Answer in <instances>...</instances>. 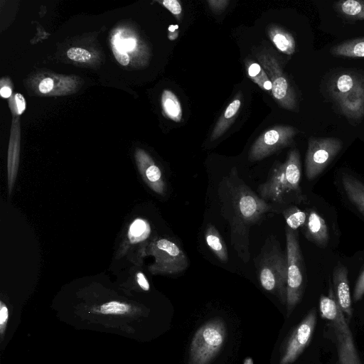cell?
<instances>
[{
    "mask_svg": "<svg viewBox=\"0 0 364 364\" xmlns=\"http://www.w3.org/2000/svg\"><path fill=\"white\" fill-rule=\"evenodd\" d=\"M321 316L330 325L336 338L338 364H362L355 348L352 333L343 312L338 305L330 288L328 296L322 295L319 300Z\"/></svg>",
    "mask_w": 364,
    "mask_h": 364,
    "instance_id": "obj_4",
    "label": "cell"
},
{
    "mask_svg": "<svg viewBox=\"0 0 364 364\" xmlns=\"http://www.w3.org/2000/svg\"><path fill=\"white\" fill-rule=\"evenodd\" d=\"M68 57L77 62H86L91 58L90 53L81 48L73 47L67 51Z\"/></svg>",
    "mask_w": 364,
    "mask_h": 364,
    "instance_id": "obj_28",
    "label": "cell"
},
{
    "mask_svg": "<svg viewBox=\"0 0 364 364\" xmlns=\"http://www.w3.org/2000/svg\"><path fill=\"white\" fill-rule=\"evenodd\" d=\"M342 147L343 142L338 138L310 137L305 158L306 178L311 181L318 176L338 155Z\"/></svg>",
    "mask_w": 364,
    "mask_h": 364,
    "instance_id": "obj_8",
    "label": "cell"
},
{
    "mask_svg": "<svg viewBox=\"0 0 364 364\" xmlns=\"http://www.w3.org/2000/svg\"><path fill=\"white\" fill-rule=\"evenodd\" d=\"M331 53L336 56L364 58V37L350 39L333 46Z\"/></svg>",
    "mask_w": 364,
    "mask_h": 364,
    "instance_id": "obj_21",
    "label": "cell"
},
{
    "mask_svg": "<svg viewBox=\"0 0 364 364\" xmlns=\"http://www.w3.org/2000/svg\"><path fill=\"white\" fill-rule=\"evenodd\" d=\"M160 3L168 9L178 20L181 18L182 8L180 2L177 0H164Z\"/></svg>",
    "mask_w": 364,
    "mask_h": 364,
    "instance_id": "obj_29",
    "label": "cell"
},
{
    "mask_svg": "<svg viewBox=\"0 0 364 364\" xmlns=\"http://www.w3.org/2000/svg\"><path fill=\"white\" fill-rule=\"evenodd\" d=\"M334 8L338 13L346 19L364 21L363 0L338 1L334 3Z\"/></svg>",
    "mask_w": 364,
    "mask_h": 364,
    "instance_id": "obj_22",
    "label": "cell"
},
{
    "mask_svg": "<svg viewBox=\"0 0 364 364\" xmlns=\"http://www.w3.org/2000/svg\"><path fill=\"white\" fill-rule=\"evenodd\" d=\"M150 232L147 222L142 219H136L129 227V239L132 242H136L146 239Z\"/></svg>",
    "mask_w": 364,
    "mask_h": 364,
    "instance_id": "obj_26",
    "label": "cell"
},
{
    "mask_svg": "<svg viewBox=\"0 0 364 364\" xmlns=\"http://www.w3.org/2000/svg\"><path fill=\"white\" fill-rule=\"evenodd\" d=\"M137 161L140 172L146 184L156 193L164 194L165 182L161 171L152 159L144 151L137 155Z\"/></svg>",
    "mask_w": 364,
    "mask_h": 364,
    "instance_id": "obj_15",
    "label": "cell"
},
{
    "mask_svg": "<svg viewBox=\"0 0 364 364\" xmlns=\"http://www.w3.org/2000/svg\"><path fill=\"white\" fill-rule=\"evenodd\" d=\"M130 306L124 303L112 301L102 304L100 311L103 314H124L127 313Z\"/></svg>",
    "mask_w": 364,
    "mask_h": 364,
    "instance_id": "obj_27",
    "label": "cell"
},
{
    "mask_svg": "<svg viewBox=\"0 0 364 364\" xmlns=\"http://www.w3.org/2000/svg\"><path fill=\"white\" fill-rule=\"evenodd\" d=\"M247 76L263 90L272 92V85L262 65L250 59L245 63Z\"/></svg>",
    "mask_w": 364,
    "mask_h": 364,
    "instance_id": "obj_24",
    "label": "cell"
},
{
    "mask_svg": "<svg viewBox=\"0 0 364 364\" xmlns=\"http://www.w3.org/2000/svg\"><path fill=\"white\" fill-rule=\"evenodd\" d=\"M218 192L221 214L230 225L231 245L240 259L247 263L250 258L251 228L259 225L268 214L277 210L243 181L236 167L222 178Z\"/></svg>",
    "mask_w": 364,
    "mask_h": 364,
    "instance_id": "obj_1",
    "label": "cell"
},
{
    "mask_svg": "<svg viewBox=\"0 0 364 364\" xmlns=\"http://www.w3.org/2000/svg\"><path fill=\"white\" fill-rule=\"evenodd\" d=\"M333 288L335 299L348 320L353 314L352 300L348 279V270L340 262L333 271Z\"/></svg>",
    "mask_w": 364,
    "mask_h": 364,
    "instance_id": "obj_12",
    "label": "cell"
},
{
    "mask_svg": "<svg viewBox=\"0 0 364 364\" xmlns=\"http://www.w3.org/2000/svg\"><path fill=\"white\" fill-rule=\"evenodd\" d=\"M340 111L350 119L364 116V79L352 90L335 101Z\"/></svg>",
    "mask_w": 364,
    "mask_h": 364,
    "instance_id": "obj_13",
    "label": "cell"
},
{
    "mask_svg": "<svg viewBox=\"0 0 364 364\" xmlns=\"http://www.w3.org/2000/svg\"><path fill=\"white\" fill-rule=\"evenodd\" d=\"M267 33L272 42L281 52L287 55L295 52V40L290 33L278 26L270 25L267 28Z\"/></svg>",
    "mask_w": 364,
    "mask_h": 364,
    "instance_id": "obj_19",
    "label": "cell"
},
{
    "mask_svg": "<svg viewBox=\"0 0 364 364\" xmlns=\"http://www.w3.org/2000/svg\"><path fill=\"white\" fill-rule=\"evenodd\" d=\"M228 0H208L207 3L213 11L218 12L224 10L229 4Z\"/></svg>",
    "mask_w": 364,
    "mask_h": 364,
    "instance_id": "obj_32",
    "label": "cell"
},
{
    "mask_svg": "<svg viewBox=\"0 0 364 364\" xmlns=\"http://www.w3.org/2000/svg\"><path fill=\"white\" fill-rule=\"evenodd\" d=\"M161 102L164 114L174 122H181L183 112L176 95L169 90H164L161 95Z\"/></svg>",
    "mask_w": 364,
    "mask_h": 364,
    "instance_id": "obj_23",
    "label": "cell"
},
{
    "mask_svg": "<svg viewBox=\"0 0 364 364\" xmlns=\"http://www.w3.org/2000/svg\"><path fill=\"white\" fill-rule=\"evenodd\" d=\"M226 336V325L221 318L205 323L192 338L188 364H209L223 347Z\"/></svg>",
    "mask_w": 364,
    "mask_h": 364,
    "instance_id": "obj_5",
    "label": "cell"
},
{
    "mask_svg": "<svg viewBox=\"0 0 364 364\" xmlns=\"http://www.w3.org/2000/svg\"><path fill=\"white\" fill-rule=\"evenodd\" d=\"M150 252L156 259L150 268L154 274H178L185 271L189 265L183 249L168 238L161 237L152 242Z\"/></svg>",
    "mask_w": 364,
    "mask_h": 364,
    "instance_id": "obj_7",
    "label": "cell"
},
{
    "mask_svg": "<svg viewBox=\"0 0 364 364\" xmlns=\"http://www.w3.org/2000/svg\"><path fill=\"white\" fill-rule=\"evenodd\" d=\"M15 102L18 114H22L26 109V100L23 96L20 93L16 94Z\"/></svg>",
    "mask_w": 364,
    "mask_h": 364,
    "instance_id": "obj_36",
    "label": "cell"
},
{
    "mask_svg": "<svg viewBox=\"0 0 364 364\" xmlns=\"http://www.w3.org/2000/svg\"><path fill=\"white\" fill-rule=\"evenodd\" d=\"M127 45L126 46L128 50H132L133 48H134L135 41H133L132 39H128L127 41Z\"/></svg>",
    "mask_w": 364,
    "mask_h": 364,
    "instance_id": "obj_39",
    "label": "cell"
},
{
    "mask_svg": "<svg viewBox=\"0 0 364 364\" xmlns=\"http://www.w3.org/2000/svg\"><path fill=\"white\" fill-rule=\"evenodd\" d=\"M205 240L207 245L215 255L223 262L228 261V253L225 242L216 228L208 224L205 231Z\"/></svg>",
    "mask_w": 364,
    "mask_h": 364,
    "instance_id": "obj_20",
    "label": "cell"
},
{
    "mask_svg": "<svg viewBox=\"0 0 364 364\" xmlns=\"http://www.w3.org/2000/svg\"><path fill=\"white\" fill-rule=\"evenodd\" d=\"M363 79L359 75L342 73L335 75L329 85V93L334 101L354 89Z\"/></svg>",
    "mask_w": 364,
    "mask_h": 364,
    "instance_id": "obj_17",
    "label": "cell"
},
{
    "mask_svg": "<svg viewBox=\"0 0 364 364\" xmlns=\"http://www.w3.org/2000/svg\"><path fill=\"white\" fill-rule=\"evenodd\" d=\"M255 264L262 287L286 304L287 257L275 237L267 238Z\"/></svg>",
    "mask_w": 364,
    "mask_h": 364,
    "instance_id": "obj_3",
    "label": "cell"
},
{
    "mask_svg": "<svg viewBox=\"0 0 364 364\" xmlns=\"http://www.w3.org/2000/svg\"><path fill=\"white\" fill-rule=\"evenodd\" d=\"M316 323V312L311 309L296 326L286 342L279 364H291L311 342Z\"/></svg>",
    "mask_w": 364,
    "mask_h": 364,
    "instance_id": "obj_11",
    "label": "cell"
},
{
    "mask_svg": "<svg viewBox=\"0 0 364 364\" xmlns=\"http://www.w3.org/2000/svg\"><path fill=\"white\" fill-rule=\"evenodd\" d=\"M341 187L350 203L364 215V183L350 173H342Z\"/></svg>",
    "mask_w": 364,
    "mask_h": 364,
    "instance_id": "obj_16",
    "label": "cell"
},
{
    "mask_svg": "<svg viewBox=\"0 0 364 364\" xmlns=\"http://www.w3.org/2000/svg\"><path fill=\"white\" fill-rule=\"evenodd\" d=\"M241 96L237 95L228 105L217 122L210 135V141L220 137L236 119L241 107Z\"/></svg>",
    "mask_w": 364,
    "mask_h": 364,
    "instance_id": "obj_18",
    "label": "cell"
},
{
    "mask_svg": "<svg viewBox=\"0 0 364 364\" xmlns=\"http://www.w3.org/2000/svg\"><path fill=\"white\" fill-rule=\"evenodd\" d=\"M112 53L117 60L122 65H127L129 63V57L127 52L122 50L117 46H112Z\"/></svg>",
    "mask_w": 364,
    "mask_h": 364,
    "instance_id": "obj_31",
    "label": "cell"
},
{
    "mask_svg": "<svg viewBox=\"0 0 364 364\" xmlns=\"http://www.w3.org/2000/svg\"><path fill=\"white\" fill-rule=\"evenodd\" d=\"M287 257V301L288 313L291 314L301 301L305 287V269L298 239L297 230L286 228Z\"/></svg>",
    "mask_w": 364,
    "mask_h": 364,
    "instance_id": "obj_6",
    "label": "cell"
},
{
    "mask_svg": "<svg viewBox=\"0 0 364 364\" xmlns=\"http://www.w3.org/2000/svg\"><path fill=\"white\" fill-rule=\"evenodd\" d=\"M287 227L297 230L305 224L307 218V210H302L296 205H291L282 212Z\"/></svg>",
    "mask_w": 364,
    "mask_h": 364,
    "instance_id": "obj_25",
    "label": "cell"
},
{
    "mask_svg": "<svg viewBox=\"0 0 364 364\" xmlns=\"http://www.w3.org/2000/svg\"><path fill=\"white\" fill-rule=\"evenodd\" d=\"M53 80L50 77H46L39 83L38 89L41 93L46 94L50 92L53 90Z\"/></svg>",
    "mask_w": 364,
    "mask_h": 364,
    "instance_id": "obj_33",
    "label": "cell"
},
{
    "mask_svg": "<svg viewBox=\"0 0 364 364\" xmlns=\"http://www.w3.org/2000/svg\"><path fill=\"white\" fill-rule=\"evenodd\" d=\"M0 94L3 98H8L11 95V89L9 87L4 86L1 88Z\"/></svg>",
    "mask_w": 364,
    "mask_h": 364,
    "instance_id": "obj_38",
    "label": "cell"
},
{
    "mask_svg": "<svg viewBox=\"0 0 364 364\" xmlns=\"http://www.w3.org/2000/svg\"><path fill=\"white\" fill-rule=\"evenodd\" d=\"M257 58L272 82V94L276 102L286 109L295 110L296 108V94L283 73L279 62L268 52L259 53Z\"/></svg>",
    "mask_w": 364,
    "mask_h": 364,
    "instance_id": "obj_9",
    "label": "cell"
},
{
    "mask_svg": "<svg viewBox=\"0 0 364 364\" xmlns=\"http://www.w3.org/2000/svg\"><path fill=\"white\" fill-rule=\"evenodd\" d=\"M8 309L6 306H5L2 302H1V309H0V325H1V332L3 333L4 326L7 322L8 319Z\"/></svg>",
    "mask_w": 364,
    "mask_h": 364,
    "instance_id": "obj_34",
    "label": "cell"
},
{
    "mask_svg": "<svg viewBox=\"0 0 364 364\" xmlns=\"http://www.w3.org/2000/svg\"><path fill=\"white\" fill-rule=\"evenodd\" d=\"M298 130L289 125H275L262 133L252 144L248 154L251 162L261 161L289 146Z\"/></svg>",
    "mask_w": 364,
    "mask_h": 364,
    "instance_id": "obj_10",
    "label": "cell"
},
{
    "mask_svg": "<svg viewBox=\"0 0 364 364\" xmlns=\"http://www.w3.org/2000/svg\"><path fill=\"white\" fill-rule=\"evenodd\" d=\"M364 296V269L360 273L353 291V300L354 301H358Z\"/></svg>",
    "mask_w": 364,
    "mask_h": 364,
    "instance_id": "obj_30",
    "label": "cell"
},
{
    "mask_svg": "<svg viewBox=\"0 0 364 364\" xmlns=\"http://www.w3.org/2000/svg\"><path fill=\"white\" fill-rule=\"evenodd\" d=\"M136 282L139 284V286L144 291H149V284L148 280L146 279L145 275L141 272H139L136 274Z\"/></svg>",
    "mask_w": 364,
    "mask_h": 364,
    "instance_id": "obj_35",
    "label": "cell"
},
{
    "mask_svg": "<svg viewBox=\"0 0 364 364\" xmlns=\"http://www.w3.org/2000/svg\"><path fill=\"white\" fill-rule=\"evenodd\" d=\"M178 36V25L169 26L168 38L171 41H173L176 38H177Z\"/></svg>",
    "mask_w": 364,
    "mask_h": 364,
    "instance_id": "obj_37",
    "label": "cell"
},
{
    "mask_svg": "<svg viewBox=\"0 0 364 364\" xmlns=\"http://www.w3.org/2000/svg\"><path fill=\"white\" fill-rule=\"evenodd\" d=\"M306 237L319 247L328 242V229L325 220L315 210H307V218L302 227Z\"/></svg>",
    "mask_w": 364,
    "mask_h": 364,
    "instance_id": "obj_14",
    "label": "cell"
},
{
    "mask_svg": "<svg viewBox=\"0 0 364 364\" xmlns=\"http://www.w3.org/2000/svg\"><path fill=\"white\" fill-rule=\"evenodd\" d=\"M301 166L296 149L288 153L283 163H275L267 180L257 187V195L267 203H301L306 200L300 187Z\"/></svg>",
    "mask_w": 364,
    "mask_h": 364,
    "instance_id": "obj_2",
    "label": "cell"
}]
</instances>
